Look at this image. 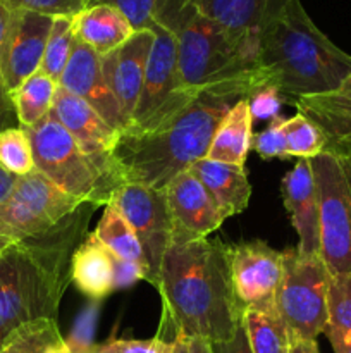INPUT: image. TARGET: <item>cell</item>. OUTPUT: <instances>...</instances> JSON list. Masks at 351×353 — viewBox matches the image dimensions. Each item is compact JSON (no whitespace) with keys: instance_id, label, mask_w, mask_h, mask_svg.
<instances>
[{"instance_id":"cell-13","label":"cell","mask_w":351,"mask_h":353,"mask_svg":"<svg viewBox=\"0 0 351 353\" xmlns=\"http://www.w3.org/2000/svg\"><path fill=\"white\" fill-rule=\"evenodd\" d=\"M50 112L74 138L83 154L92 159L105 178L119 188L112 168V150L119 140V131L110 126L89 103L62 86L57 88Z\"/></svg>"},{"instance_id":"cell-7","label":"cell","mask_w":351,"mask_h":353,"mask_svg":"<svg viewBox=\"0 0 351 353\" xmlns=\"http://www.w3.org/2000/svg\"><path fill=\"white\" fill-rule=\"evenodd\" d=\"M320 203V257L330 276L351 272V159L323 150L310 159Z\"/></svg>"},{"instance_id":"cell-11","label":"cell","mask_w":351,"mask_h":353,"mask_svg":"<svg viewBox=\"0 0 351 353\" xmlns=\"http://www.w3.org/2000/svg\"><path fill=\"white\" fill-rule=\"evenodd\" d=\"M110 202L119 209L138 236L147 262V281L155 286L162 259L174 233L164 190H155L140 183H124L112 193Z\"/></svg>"},{"instance_id":"cell-23","label":"cell","mask_w":351,"mask_h":353,"mask_svg":"<svg viewBox=\"0 0 351 353\" xmlns=\"http://www.w3.org/2000/svg\"><path fill=\"white\" fill-rule=\"evenodd\" d=\"M71 281L92 302L114 292V255L95 233L86 234L71 261Z\"/></svg>"},{"instance_id":"cell-25","label":"cell","mask_w":351,"mask_h":353,"mask_svg":"<svg viewBox=\"0 0 351 353\" xmlns=\"http://www.w3.org/2000/svg\"><path fill=\"white\" fill-rule=\"evenodd\" d=\"M243 326L253 353L291 352L292 336L275 305L244 309Z\"/></svg>"},{"instance_id":"cell-39","label":"cell","mask_w":351,"mask_h":353,"mask_svg":"<svg viewBox=\"0 0 351 353\" xmlns=\"http://www.w3.org/2000/svg\"><path fill=\"white\" fill-rule=\"evenodd\" d=\"M210 345H212V353H253L250 348V343H248V336L243 324L237 327V331L233 334V338Z\"/></svg>"},{"instance_id":"cell-47","label":"cell","mask_w":351,"mask_h":353,"mask_svg":"<svg viewBox=\"0 0 351 353\" xmlns=\"http://www.w3.org/2000/svg\"><path fill=\"white\" fill-rule=\"evenodd\" d=\"M334 353H351V343H348L346 347L339 348V350H336Z\"/></svg>"},{"instance_id":"cell-34","label":"cell","mask_w":351,"mask_h":353,"mask_svg":"<svg viewBox=\"0 0 351 353\" xmlns=\"http://www.w3.org/2000/svg\"><path fill=\"white\" fill-rule=\"evenodd\" d=\"M176 343L153 336L150 340H124L112 338L100 345H93L89 353H174Z\"/></svg>"},{"instance_id":"cell-5","label":"cell","mask_w":351,"mask_h":353,"mask_svg":"<svg viewBox=\"0 0 351 353\" xmlns=\"http://www.w3.org/2000/svg\"><path fill=\"white\" fill-rule=\"evenodd\" d=\"M155 23L178 41L181 86L191 92H215L246 99L267 76L246 57L222 26L198 9L195 0H164Z\"/></svg>"},{"instance_id":"cell-2","label":"cell","mask_w":351,"mask_h":353,"mask_svg":"<svg viewBox=\"0 0 351 353\" xmlns=\"http://www.w3.org/2000/svg\"><path fill=\"white\" fill-rule=\"evenodd\" d=\"M95 209L83 203L57 230L0 247V341L28 321H57L71 281L72 254L86 238Z\"/></svg>"},{"instance_id":"cell-28","label":"cell","mask_w":351,"mask_h":353,"mask_svg":"<svg viewBox=\"0 0 351 353\" xmlns=\"http://www.w3.org/2000/svg\"><path fill=\"white\" fill-rule=\"evenodd\" d=\"M95 234L117 259L143 265L145 274H147V262H145V255L138 236L112 202L107 203L105 209H103L102 219L96 224ZM145 281H147V278H145Z\"/></svg>"},{"instance_id":"cell-27","label":"cell","mask_w":351,"mask_h":353,"mask_svg":"<svg viewBox=\"0 0 351 353\" xmlns=\"http://www.w3.org/2000/svg\"><path fill=\"white\" fill-rule=\"evenodd\" d=\"M58 83L36 71L17 90L10 93L17 123L21 128H31L50 114Z\"/></svg>"},{"instance_id":"cell-14","label":"cell","mask_w":351,"mask_h":353,"mask_svg":"<svg viewBox=\"0 0 351 353\" xmlns=\"http://www.w3.org/2000/svg\"><path fill=\"white\" fill-rule=\"evenodd\" d=\"M54 17L31 10H16L9 38L0 55V74L9 93L40 71Z\"/></svg>"},{"instance_id":"cell-1","label":"cell","mask_w":351,"mask_h":353,"mask_svg":"<svg viewBox=\"0 0 351 353\" xmlns=\"http://www.w3.org/2000/svg\"><path fill=\"white\" fill-rule=\"evenodd\" d=\"M162 300L157 338L176 343L202 338L219 343L243 324L231 283L229 247L220 240L172 236L157 279Z\"/></svg>"},{"instance_id":"cell-16","label":"cell","mask_w":351,"mask_h":353,"mask_svg":"<svg viewBox=\"0 0 351 353\" xmlns=\"http://www.w3.org/2000/svg\"><path fill=\"white\" fill-rule=\"evenodd\" d=\"M164 193L174 223L172 236L200 240L219 230L226 221L205 186L189 169L176 176Z\"/></svg>"},{"instance_id":"cell-26","label":"cell","mask_w":351,"mask_h":353,"mask_svg":"<svg viewBox=\"0 0 351 353\" xmlns=\"http://www.w3.org/2000/svg\"><path fill=\"white\" fill-rule=\"evenodd\" d=\"M0 353H72L58 331L57 321L40 317L14 327L2 341Z\"/></svg>"},{"instance_id":"cell-29","label":"cell","mask_w":351,"mask_h":353,"mask_svg":"<svg viewBox=\"0 0 351 353\" xmlns=\"http://www.w3.org/2000/svg\"><path fill=\"white\" fill-rule=\"evenodd\" d=\"M327 303L329 323L323 333L336 352L351 343V272L330 276Z\"/></svg>"},{"instance_id":"cell-42","label":"cell","mask_w":351,"mask_h":353,"mask_svg":"<svg viewBox=\"0 0 351 353\" xmlns=\"http://www.w3.org/2000/svg\"><path fill=\"white\" fill-rule=\"evenodd\" d=\"M17 179H19V176L12 174V172H9L7 169H3L2 165H0V205H2V203L9 199L10 193L14 192V188H16L17 185Z\"/></svg>"},{"instance_id":"cell-36","label":"cell","mask_w":351,"mask_h":353,"mask_svg":"<svg viewBox=\"0 0 351 353\" xmlns=\"http://www.w3.org/2000/svg\"><path fill=\"white\" fill-rule=\"evenodd\" d=\"M14 10H31L45 16H76L92 0H3Z\"/></svg>"},{"instance_id":"cell-10","label":"cell","mask_w":351,"mask_h":353,"mask_svg":"<svg viewBox=\"0 0 351 353\" xmlns=\"http://www.w3.org/2000/svg\"><path fill=\"white\" fill-rule=\"evenodd\" d=\"M153 47L148 57L143 88L134 110L133 123L127 130H153L165 119L184 109L202 92H191L181 86L178 68V41L162 24L150 26Z\"/></svg>"},{"instance_id":"cell-20","label":"cell","mask_w":351,"mask_h":353,"mask_svg":"<svg viewBox=\"0 0 351 353\" xmlns=\"http://www.w3.org/2000/svg\"><path fill=\"white\" fill-rule=\"evenodd\" d=\"M200 179L215 202L224 217L236 216L248 207L251 196V185L244 165L224 164V162L200 159L189 168Z\"/></svg>"},{"instance_id":"cell-4","label":"cell","mask_w":351,"mask_h":353,"mask_svg":"<svg viewBox=\"0 0 351 353\" xmlns=\"http://www.w3.org/2000/svg\"><path fill=\"white\" fill-rule=\"evenodd\" d=\"M258 64L289 102L336 92L351 76V55L317 28L301 0H289L262 31Z\"/></svg>"},{"instance_id":"cell-38","label":"cell","mask_w":351,"mask_h":353,"mask_svg":"<svg viewBox=\"0 0 351 353\" xmlns=\"http://www.w3.org/2000/svg\"><path fill=\"white\" fill-rule=\"evenodd\" d=\"M145 278H147V274H145L143 265L136 264V262L123 261V259H117L114 255V292L129 288L131 285Z\"/></svg>"},{"instance_id":"cell-9","label":"cell","mask_w":351,"mask_h":353,"mask_svg":"<svg viewBox=\"0 0 351 353\" xmlns=\"http://www.w3.org/2000/svg\"><path fill=\"white\" fill-rule=\"evenodd\" d=\"M83 203L34 169L19 176L14 192L0 205V236L7 243L43 236L64 224Z\"/></svg>"},{"instance_id":"cell-33","label":"cell","mask_w":351,"mask_h":353,"mask_svg":"<svg viewBox=\"0 0 351 353\" xmlns=\"http://www.w3.org/2000/svg\"><path fill=\"white\" fill-rule=\"evenodd\" d=\"M162 2L164 0H92L89 6L107 3V6L116 7L127 17L134 31H140L150 30L151 24L155 23V17H157Z\"/></svg>"},{"instance_id":"cell-40","label":"cell","mask_w":351,"mask_h":353,"mask_svg":"<svg viewBox=\"0 0 351 353\" xmlns=\"http://www.w3.org/2000/svg\"><path fill=\"white\" fill-rule=\"evenodd\" d=\"M17 126H19V123H17L12 99H10L9 90L6 88V83H3L2 74H0V131Z\"/></svg>"},{"instance_id":"cell-44","label":"cell","mask_w":351,"mask_h":353,"mask_svg":"<svg viewBox=\"0 0 351 353\" xmlns=\"http://www.w3.org/2000/svg\"><path fill=\"white\" fill-rule=\"evenodd\" d=\"M289 353H319V345L310 340H292Z\"/></svg>"},{"instance_id":"cell-24","label":"cell","mask_w":351,"mask_h":353,"mask_svg":"<svg viewBox=\"0 0 351 353\" xmlns=\"http://www.w3.org/2000/svg\"><path fill=\"white\" fill-rule=\"evenodd\" d=\"M251 141H253V117L248 100L240 99L217 128L205 159L224 162V164L244 165L248 152L251 150Z\"/></svg>"},{"instance_id":"cell-45","label":"cell","mask_w":351,"mask_h":353,"mask_svg":"<svg viewBox=\"0 0 351 353\" xmlns=\"http://www.w3.org/2000/svg\"><path fill=\"white\" fill-rule=\"evenodd\" d=\"M326 150H336V152H341V154H346L348 157L351 159V143L336 145V147H327Z\"/></svg>"},{"instance_id":"cell-48","label":"cell","mask_w":351,"mask_h":353,"mask_svg":"<svg viewBox=\"0 0 351 353\" xmlns=\"http://www.w3.org/2000/svg\"><path fill=\"white\" fill-rule=\"evenodd\" d=\"M6 245H9V243H7V241H6V240H3V238H2V236H0V247H6Z\"/></svg>"},{"instance_id":"cell-8","label":"cell","mask_w":351,"mask_h":353,"mask_svg":"<svg viewBox=\"0 0 351 353\" xmlns=\"http://www.w3.org/2000/svg\"><path fill=\"white\" fill-rule=\"evenodd\" d=\"M329 281L320 255H303L296 248L284 250L282 279L275 295V309L292 340L317 341L329 323Z\"/></svg>"},{"instance_id":"cell-17","label":"cell","mask_w":351,"mask_h":353,"mask_svg":"<svg viewBox=\"0 0 351 353\" xmlns=\"http://www.w3.org/2000/svg\"><path fill=\"white\" fill-rule=\"evenodd\" d=\"M195 3L233 37L246 57L258 62L262 31L289 0H195Z\"/></svg>"},{"instance_id":"cell-43","label":"cell","mask_w":351,"mask_h":353,"mask_svg":"<svg viewBox=\"0 0 351 353\" xmlns=\"http://www.w3.org/2000/svg\"><path fill=\"white\" fill-rule=\"evenodd\" d=\"M184 343L188 353H212V345L202 338H191V340H186Z\"/></svg>"},{"instance_id":"cell-46","label":"cell","mask_w":351,"mask_h":353,"mask_svg":"<svg viewBox=\"0 0 351 353\" xmlns=\"http://www.w3.org/2000/svg\"><path fill=\"white\" fill-rule=\"evenodd\" d=\"M174 353H188L184 341H176V352Z\"/></svg>"},{"instance_id":"cell-3","label":"cell","mask_w":351,"mask_h":353,"mask_svg":"<svg viewBox=\"0 0 351 353\" xmlns=\"http://www.w3.org/2000/svg\"><path fill=\"white\" fill-rule=\"evenodd\" d=\"M237 100L236 95L202 92L153 130L123 131L112 150L119 185L140 183L164 190L176 176L206 157L217 128Z\"/></svg>"},{"instance_id":"cell-19","label":"cell","mask_w":351,"mask_h":353,"mask_svg":"<svg viewBox=\"0 0 351 353\" xmlns=\"http://www.w3.org/2000/svg\"><path fill=\"white\" fill-rule=\"evenodd\" d=\"M282 200L298 234L303 255H320V203L310 159H298L282 178Z\"/></svg>"},{"instance_id":"cell-37","label":"cell","mask_w":351,"mask_h":353,"mask_svg":"<svg viewBox=\"0 0 351 353\" xmlns=\"http://www.w3.org/2000/svg\"><path fill=\"white\" fill-rule=\"evenodd\" d=\"M282 119L284 117H275L274 121L268 123V126L258 134H253L251 148L260 155L262 159H286L288 148H286V138L282 133Z\"/></svg>"},{"instance_id":"cell-18","label":"cell","mask_w":351,"mask_h":353,"mask_svg":"<svg viewBox=\"0 0 351 353\" xmlns=\"http://www.w3.org/2000/svg\"><path fill=\"white\" fill-rule=\"evenodd\" d=\"M151 47H153L151 30H140L134 31L126 43L100 57L107 85L119 102L126 119L129 121V126L133 123L134 110L143 88Z\"/></svg>"},{"instance_id":"cell-12","label":"cell","mask_w":351,"mask_h":353,"mask_svg":"<svg viewBox=\"0 0 351 353\" xmlns=\"http://www.w3.org/2000/svg\"><path fill=\"white\" fill-rule=\"evenodd\" d=\"M231 283L240 305H275L284 269V252H277L262 240L241 241L229 247Z\"/></svg>"},{"instance_id":"cell-6","label":"cell","mask_w":351,"mask_h":353,"mask_svg":"<svg viewBox=\"0 0 351 353\" xmlns=\"http://www.w3.org/2000/svg\"><path fill=\"white\" fill-rule=\"evenodd\" d=\"M30 138L34 169L67 195L93 205H107L116 186L86 157L69 131L48 114L31 128H23Z\"/></svg>"},{"instance_id":"cell-41","label":"cell","mask_w":351,"mask_h":353,"mask_svg":"<svg viewBox=\"0 0 351 353\" xmlns=\"http://www.w3.org/2000/svg\"><path fill=\"white\" fill-rule=\"evenodd\" d=\"M14 14H16V10L7 6L3 0H0V55H2L7 38H9L10 28H12Z\"/></svg>"},{"instance_id":"cell-32","label":"cell","mask_w":351,"mask_h":353,"mask_svg":"<svg viewBox=\"0 0 351 353\" xmlns=\"http://www.w3.org/2000/svg\"><path fill=\"white\" fill-rule=\"evenodd\" d=\"M0 165L16 176L34 171L30 138L21 126L0 131Z\"/></svg>"},{"instance_id":"cell-31","label":"cell","mask_w":351,"mask_h":353,"mask_svg":"<svg viewBox=\"0 0 351 353\" xmlns=\"http://www.w3.org/2000/svg\"><path fill=\"white\" fill-rule=\"evenodd\" d=\"M76 34L72 28V16H55L45 47L40 71L58 83L74 47Z\"/></svg>"},{"instance_id":"cell-30","label":"cell","mask_w":351,"mask_h":353,"mask_svg":"<svg viewBox=\"0 0 351 353\" xmlns=\"http://www.w3.org/2000/svg\"><path fill=\"white\" fill-rule=\"evenodd\" d=\"M282 133L289 157L313 159L327 148V137L313 121L303 114L282 119Z\"/></svg>"},{"instance_id":"cell-15","label":"cell","mask_w":351,"mask_h":353,"mask_svg":"<svg viewBox=\"0 0 351 353\" xmlns=\"http://www.w3.org/2000/svg\"><path fill=\"white\" fill-rule=\"evenodd\" d=\"M58 86L85 100L119 133L129 128L119 102L110 92L102 71L100 55L76 38L71 59L58 79Z\"/></svg>"},{"instance_id":"cell-21","label":"cell","mask_w":351,"mask_h":353,"mask_svg":"<svg viewBox=\"0 0 351 353\" xmlns=\"http://www.w3.org/2000/svg\"><path fill=\"white\" fill-rule=\"evenodd\" d=\"M299 114L308 117L327 137V147L351 141V76L336 92L292 100Z\"/></svg>"},{"instance_id":"cell-49","label":"cell","mask_w":351,"mask_h":353,"mask_svg":"<svg viewBox=\"0 0 351 353\" xmlns=\"http://www.w3.org/2000/svg\"><path fill=\"white\" fill-rule=\"evenodd\" d=\"M350 143H351V141H350ZM343 145H344V143H343Z\"/></svg>"},{"instance_id":"cell-35","label":"cell","mask_w":351,"mask_h":353,"mask_svg":"<svg viewBox=\"0 0 351 353\" xmlns=\"http://www.w3.org/2000/svg\"><path fill=\"white\" fill-rule=\"evenodd\" d=\"M246 100L253 121H268L270 123L275 117H279L284 97L281 95V92L274 85L265 83V85L257 86L253 92H250Z\"/></svg>"},{"instance_id":"cell-22","label":"cell","mask_w":351,"mask_h":353,"mask_svg":"<svg viewBox=\"0 0 351 353\" xmlns=\"http://www.w3.org/2000/svg\"><path fill=\"white\" fill-rule=\"evenodd\" d=\"M72 28L76 38L88 45L100 57L116 50L134 34V28L127 17L107 3L89 6L72 16Z\"/></svg>"}]
</instances>
